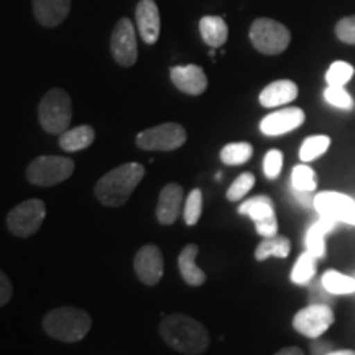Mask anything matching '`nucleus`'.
I'll list each match as a JSON object with an SVG mask.
<instances>
[{"label": "nucleus", "instance_id": "obj_37", "mask_svg": "<svg viewBox=\"0 0 355 355\" xmlns=\"http://www.w3.org/2000/svg\"><path fill=\"white\" fill-rule=\"evenodd\" d=\"M275 355H306V354L303 352V349L296 347V345H290V347L279 349Z\"/></svg>", "mask_w": 355, "mask_h": 355}, {"label": "nucleus", "instance_id": "obj_9", "mask_svg": "<svg viewBox=\"0 0 355 355\" xmlns=\"http://www.w3.org/2000/svg\"><path fill=\"white\" fill-rule=\"evenodd\" d=\"M237 212L241 216H247L255 224L257 234L261 239L273 237L278 234V217L275 209L273 199L266 194L248 198L239 204Z\"/></svg>", "mask_w": 355, "mask_h": 355}, {"label": "nucleus", "instance_id": "obj_25", "mask_svg": "<svg viewBox=\"0 0 355 355\" xmlns=\"http://www.w3.org/2000/svg\"><path fill=\"white\" fill-rule=\"evenodd\" d=\"M318 266L319 260L313 254H309L308 250H304L303 254H300L295 263L291 266L290 272V282L296 286H308L313 283V279L318 275Z\"/></svg>", "mask_w": 355, "mask_h": 355}, {"label": "nucleus", "instance_id": "obj_15", "mask_svg": "<svg viewBox=\"0 0 355 355\" xmlns=\"http://www.w3.org/2000/svg\"><path fill=\"white\" fill-rule=\"evenodd\" d=\"M170 78L176 89L189 96H201L209 84L204 69L198 64L175 66L170 71Z\"/></svg>", "mask_w": 355, "mask_h": 355}, {"label": "nucleus", "instance_id": "obj_5", "mask_svg": "<svg viewBox=\"0 0 355 355\" xmlns=\"http://www.w3.org/2000/svg\"><path fill=\"white\" fill-rule=\"evenodd\" d=\"M311 207L316 211L318 216L334 220L337 225L355 229V198L344 191H316Z\"/></svg>", "mask_w": 355, "mask_h": 355}, {"label": "nucleus", "instance_id": "obj_24", "mask_svg": "<svg viewBox=\"0 0 355 355\" xmlns=\"http://www.w3.org/2000/svg\"><path fill=\"white\" fill-rule=\"evenodd\" d=\"M202 42L211 48H220L229 38V26L222 17L206 15L199 21Z\"/></svg>", "mask_w": 355, "mask_h": 355}, {"label": "nucleus", "instance_id": "obj_19", "mask_svg": "<svg viewBox=\"0 0 355 355\" xmlns=\"http://www.w3.org/2000/svg\"><path fill=\"white\" fill-rule=\"evenodd\" d=\"M73 0H33L35 19L42 26L55 28L68 19Z\"/></svg>", "mask_w": 355, "mask_h": 355}, {"label": "nucleus", "instance_id": "obj_7", "mask_svg": "<svg viewBox=\"0 0 355 355\" xmlns=\"http://www.w3.org/2000/svg\"><path fill=\"white\" fill-rule=\"evenodd\" d=\"M250 42L261 55H279L290 46L291 33L285 25L272 19H257L250 26Z\"/></svg>", "mask_w": 355, "mask_h": 355}, {"label": "nucleus", "instance_id": "obj_14", "mask_svg": "<svg viewBox=\"0 0 355 355\" xmlns=\"http://www.w3.org/2000/svg\"><path fill=\"white\" fill-rule=\"evenodd\" d=\"M163 266H165V260H163L162 250L157 245L141 247L137 252L135 260H133L137 277L148 286L158 285L163 277Z\"/></svg>", "mask_w": 355, "mask_h": 355}, {"label": "nucleus", "instance_id": "obj_13", "mask_svg": "<svg viewBox=\"0 0 355 355\" xmlns=\"http://www.w3.org/2000/svg\"><path fill=\"white\" fill-rule=\"evenodd\" d=\"M306 114L301 107H283L273 110L260 121V132L266 137H282L303 127Z\"/></svg>", "mask_w": 355, "mask_h": 355}, {"label": "nucleus", "instance_id": "obj_18", "mask_svg": "<svg viewBox=\"0 0 355 355\" xmlns=\"http://www.w3.org/2000/svg\"><path fill=\"white\" fill-rule=\"evenodd\" d=\"M135 20L141 40L146 44H155L159 37V10L155 0H140L135 8Z\"/></svg>", "mask_w": 355, "mask_h": 355}, {"label": "nucleus", "instance_id": "obj_16", "mask_svg": "<svg viewBox=\"0 0 355 355\" xmlns=\"http://www.w3.org/2000/svg\"><path fill=\"white\" fill-rule=\"evenodd\" d=\"M298 94L300 87L295 81H291V79H278V81L270 83L268 86L261 89L259 101L261 107L277 109L295 102L298 99Z\"/></svg>", "mask_w": 355, "mask_h": 355}, {"label": "nucleus", "instance_id": "obj_2", "mask_svg": "<svg viewBox=\"0 0 355 355\" xmlns=\"http://www.w3.org/2000/svg\"><path fill=\"white\" fill-rule=\"evenodd\" d=\"M144 176L145 168L140 163H125L115 168L96 183L94 194L97 201L107 207L123 206Z\"/></svg>", "mask_w": 355, "mask_h": 355}, {"label": "nucleus", "instance_id": "obj_10", "mask_svg": "<svg viewBox=\"0 0 355 355\" xmlns=\"http://www.w3.org/2000/svg\"><path fill=\"white\" fill-rule=\"evenodd\" d=\"M188 133L180 123L168 122L146 128L137 135V146L146 152H173L184 145Z\"/></svg>", "mask_w": 355, "mask_h": 355}, {"label": "nucleus", "instance_id": "obj_33", "mask_svg": "<svg viewBox=\"0 0 355 355\" xmlns=\"http://www.w3.org/2000/svg\"><path fill=\"white\" fill-rule=\"evenodd\" d=\"M283 163H285V155H283L282 150L278 148L268 150L263 157V163H261V168H263V175L266 180L270 181L278 180L283 171Z\"/></svg>", "mask_w": 355, "mask_h": 355}, {"label": "nucleus", "instance_id": "obj_6", "mask_svg": "<svg viewBox=\"0 0 355 355\" xmlns=\"http://www.w3.org/2000/svg\"><path fill=\"white\" fill-rule=\"evenodd\" d=\"M336 313L326 303H309L296 311L293 316V329L306 339L318 340L334 326Z\"/></svg>", "mask_w": 355, "mask_h": 355}, {"label": "nucleus", "instance_id": "obj_22", "mask_svg": "<svg viewBox=\"0 0 355 355\" xmlns=\"http://www.w3.org/2000/svg\"><path fill=\"white\" fill-rule=\"evenodd\" d=\"M199 254V248L196 243H189L181 250L178 257V266H180L181 277L191 286H201L206 283V273L199 268L196 263V257Z\"/></svg>", "mask_w": 355, "mask_h": 355}, {"label": "nucleus", "instance_id": "obj_23", "mask_svg": "<svg viewBox=\"0 0 355 355\" xmlns=\"http://www.w3.org/2000/svg\"><path fill=\"white\" fill-rule=\"evenodd\" d=\"M322 290L332 296L355 295V277L336 268H327L319 278Z\"/></svg>", "mask_w": 355, "mask_h": 355}, {"label": "nucleus", "instance_id": "obj_20", "mask_svg": "<svg viewBox=\"0 0 355 355\" xmlns=\"http://www.w3.org/2000/svg\"><path fill=\"white\" fill-rule=\"evenodd\" d=\"M181 204H183V188L176 183L166 184L162 189L157 206V219L159 224L171 225L175 224L180 216Z\"/></svg>", "mask_w": 355, "mask_h": 355}, {"label": "nucleus", "instance_id": "obj_28", "mask_svg": "<svg viewBox=\"0 0 355 355\" xmlns=\"http://www.w3.org/2000/svg\"><path fill=\"white\" fill-rule=\"evenodd\" d=\"M332 140L326 133H316V135H309L301 141L300 150H298V158L303 163H314L319 158H322L324 155L331 150Z\"/></svg>", "mask_w": 355, "mask_h": 355}, {"label": "nucleus", "instance_id": "obj_17", "mask_svg": "<svg viewBox=\"0 0 355 355\" xmlns=\"http://www.w3.org/2000/svg\"><path fill=\"white\" fill-rule=\"evenodd\" d=\"M337 229L334 220L318 216V219L311 222L309 227L304 232V250L313 254L318 260L326 259L327 243L326 239Z\"/></svg>", "mask_w": 355, "mask_h": 355}, {"label": "nucleus", "instance_id": "obj_11", "mask_svg": "<svg viewBox=\"0 0 355 355\" xmlns=\"http://www.w3.org/2000/svg\"><path fill=\"white\" fill-rule=\"evenodd\" d=\"M46 217V206L42 199H28L8 212L7 227L15 237L26 239L38 232Z\"/></svg>", "mask_w": 355, "mask_h": 355}, {"label": "nucleus", "instance_id": "obj_21", "mask_svg": "<svg viewBox=\"0 0 355 355\" xmlns=\"http://www.w3.org/2000/svg\"><path fill=\"white\" fill-rule=\"evenodd\" d=\"M291 191L298 199H309L313 202L314 193L318 191L319 176L318 171L311 166V163H298L293 166L290 175Z\"/></svg>", "mask_w": 355, "mask_h": 355}, {"label": "nucleus", "instance_id": "obj_29", "mask_svg": "<svg viewBox=\"0 0 355 355\" xmlns=\"http://www.w3.org/2000/svg\"><path fill=\"white\" fill-rule=\"evenodd\" d=\"M254 157V146L248 141H232L222 146L220 162L227 166H241Z\"/></svg>", "mask_w": 355, "mask_h": 355}, {"label": "nucleus", "instance_id": "obj_12", "mask_svg": "<svg viewBox=\"0 0 355 355\" xmlns=\"http://www.w3.org/2000/svg\"><path fill=\"white\" fill-rule=\"evenodd\" d=\"M110 51L114 60L121 66H133L139 58V48H137L135 26L128 19H121L115 25L112 37H110Z\"/></svg>", "mask_w": 355, "mask_h": 355}, {"label": "nucleus", "instance_id": "obj_4", "mask_svg": "<svg viewBox=\"0 0 355 355\" xmlns=\"http://www.w3.org/2000/svg\"><path fill=\"white\" fill-rule=\"evenodd\" d=\"M40 125L48 133H63L69 128L73 119L71 97L63 89H50L38 105Z\"/></svg>", "mask_w": 355, "mask_h": 355}, {"label": "nucleus", "instance_id": "obj_38", "mask_svg": "<svg viewBox=\"0 0 355 355\" xmlns=\"http://www.w3.org/2000/svg\"><path fill=\"white\" fill-rule=\"evenodd\" d=\"M324 355H355V350L352 349H337V350H327Z\"/></svg>", "mask_w": 355, "mask_h": 355}, {"label": "nucleus", "instance_id": "obj_35", "mask_svg": "<svg viewBox=\"0 0 355 355\" xmlns=\"http://www.w3.org/2000/svg\"><path fill=\"white\" fill-rule=\"evenodd\" d=\"M336 37L345 44H355V15L344 17L337 21Z\"/></svg>", "mask_w": 355, "mask_h": 355}, {"label": "nucleus", "instance_id": "obj_8", "mask_svg": "<svg viewBox=\"0 0 355 355\" xmlns=\"http://www.w3.org/2000/svg\"><path fill=\"white\" fill-rule=\"evenodd\" d=\"M74 173L71 158L44 155L35 158L26 168V180L35 186H55L63 183Z\"/></svg>", "mask_w": 355, "mask_h": 355}, {"label": "nucleus", "instance_id": "obj_31", "mask_svg": "<svg viewBox=\"0 0 355 355\" xmlns=\"http://www.w3.org/2000/svg\"><path fill=\"white\" fill-rule=\"evenodd\" d=\"M255 183H257V178L254 173L243 171L237 178H235V180L232 181V184L229 186L227 193H225V198H227V201H230V202L242 201V199H245L248 196V193L254 189Z\"/></svg>", "mask_w": 355, "mask_h": 355}, {"label": "nucleus", "instance_id": "obj_32", "mask_svg": "<svg viewBox=\"0 0 355 355\" xmlns=\"http://www.w3.org/2000/svg\"><path fill=\"white\" fill-rule=\"evenodd\" d=\"M324 101L326 104H329L331 107L345 110V112H350L355 107V101L350 92L345 87L339 86H327L322 92Z\"/></svg>", "mask_w": 355, "mask_h": 355}, {"label": "nucleus", "instance_id": "obj_3", "mask_svg": "<svg viewBox=\"0 0 355 355\" xmlns=\"http://www.w3.org/2000/svg\"><path fill=\"white\" fill-rule=\"evenodd\" d=\"M91 316L74 306H61L43 318L44 332L61 343H79L91 331Z\"/></svg>", "mask_w": 355, "mask_h": 355}, {"label": "nucleus", "instance_id": "obj_36", "mask_svg": "<svg viewBox=\"0 0 355 355\" xmlns=\"http://www.w3.org/2000/svg\"><path fill=\"white\" fill-rule=\"evenodd\" d=\"M12 295H13V288H12L10 279H8L7 275L0 270V308L6 306L8 301L12 300Z\"/></svg>", "mask_w": 355, "mask_h": 355}, {"label": "nucleus", "instance_id": "obj_34", "mask_svg": "<svg viewBox=\"0 0 355 355\" xmlns=\"http://www.w3.org/2000/svg\"><path fill=\"white\" fill-rule=\"evenodd\" d=\"M202 214V191L193 189L184 202V222L188 225H196Z\"/></svg>", "mask_w": 355, "mask_h": 355}, {"label": "nucleus", "instance_id": "obj_30", "mask_svg": "<svg viewBox=\"0 0 355 355\" xmlns=\"http://www.w3.org/2000/svg\"><path fill=\"white\" fill-rule=\"evenodd\" d=\"M355 76V68L347 61H334L329 68L326 71V84L327 86H339L345 87L347 84L352 81Z\"/></svg>", "mask_w": 355, "mask_h": 355}, {"label": "nucleus", "instance_id": "obj_26", "mask_svg": "<svg viewBox=\"0 0 355 355\" xmlns=\"http://www.w3.org/2000/svg\"><path fill=\"white\" fill-rule=\"evenodd\" d=\"M291 254V241L285 235H273L261 241L255 248V260L265 261L268 259H288Z\"/></svg>", "mask_w": 355, "mask_h": 355}, {"label": "nucleus", "instance_id": "obj_27", "mask_svg": "<svg viewBox=\"0 0 355 355\" xmlns=\"http://www.w3.org/2000/svg\"><path fill=\"white\" fill-rule=\"evenodd\" d=\"M96 139V132L91 125H79L74 128H68V130L61 133L60 137V146L64 152H81V150L87 148L92 145Z\"/></svg>", "mask_w": 355, "mask_h": 355}, {"label": "nucleus", "instance_id": "obj_1", "mask_svg": "<svg viewBox=\"0 0 355 355\" xmlns=\"http://www.w3.org/2000/svg\"><path fill=\"white\" fill-rule=\"evenodd\" d=\"M159 334L171 349L186 355H199L209 347L211 337L198 319L186 314H170L159 322Z\"/></svg>", "mask_w": 355, "mask_h": 355}]
</instances>
